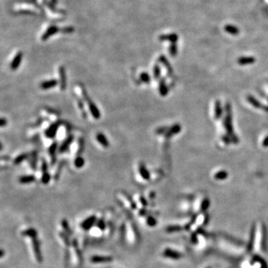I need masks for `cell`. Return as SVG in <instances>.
Wrapping results in <instances>:
<instances>
[{
	"instance_id": "19",
	"label": "cell",
	"mask_w": 268,
	"mask_h": 268,
	"mask_svg": "<svg viewBox=\"0 0 268 268\" xmlns=\"http://www.w3.org/2000/svg\"><path fill=\"white\" fill-rule=\"evenodd\" d=\"M159 40L160 41H170L171 43H175L178 40V36L176 34H162L159 37Z\"/></svg>"
},
{
	"instance_id": "32",
	"label": "cell",
	"mask_w": 268,
	"mask_h": 268,
	"mask_svg": "<svg viewBox=\"0 0 268 268\" xmlns=\"http://www.w3.org/2000/svg\"><path fill=\"white\" fill-rule=\"evenodd\" d=\"M74 164H75V166L77 168H81L85 164L84 159H83L82 157H80V156H78V157H77L76 158H75Z\"/></svg>"
},
{
	"instance_id": "7",
	"label": "cell",
	"mask_w": 268,
	"mask_h": 268,
	"mask_svg": "<svg viewBox=\"0 0 268 268\" xmlns=\"http://www.w3.org/2000/svg\"><path fill=\"white\" fill-rule=\"evenodd\" d=\"M113 259V257L110 255H92L90 261L92 264H105L111 262Z\"/></svg>"
},
{
	"instance_id": "3",
	"label": "cell",
	"mask_w": 268,
	"mask_h": 268,
	"mask_svg": "<svg viewBox=\"0 0 268 268\" xmlns=\"http://www.w3.org/2000/svg\"><path fill=\"white\" fill-rule=\"evenodd\" d=\"M81 91L82 94H83V97L84 98V100L86 101V103H87L88 107H89V110L90 111L91 115H92V117L95 119H99L101 118V113L99 109L98 108L97 105L92 101V99L89 97L88 95L87 92L86 91L85 88L83 86H81Z\"/></svg>"
},
{
	"instance_id": "18",
	"label": "cell",
	"mask_w": 268,
	"mask_h": 268,
	"mask_svg": "<svg viewBox=\"0 0 268 268\" xmlns=\"http://www.w3.org/2000/svg\"><path fill=\"white\" fill-rule=\"evenodd\" d=\"M139 171L140 176H142V178L143 179H145V180H149L150 178H151V174H150V172L148 171V170L147 169V168H146L144 163L139 164Z\"/></svg>"
},
{
	"instance_id": "31",
	"label": "cell",
	"mask_w": 268,
	"mask_h": 268,
	"mask_svg": "<svg viewBox=\"0 0 268 268\" xmlns=\"http://www.w3.org/2000/svg\"><path fill=\"white\" fill-rule=\"evenodd\" d=\"M50 180H51V175L48 173V171H45V172L42 173V176H41L42 183L44 184V185H46L50 182Z\"/></svg>"
},
{
	"instance_id": "6",
	"label": "cell",
	"mask_w": 268,
	"mask_h": 268,
	"mask_svg": "<svg viewBox=\"0 0 268 268\" xmlns=\"http://www.w3.org/2000/svg\"><path fill=\"white\" fill-rule=\"evenodd\" d=\"M226 116L224 119V126L226 129L227 130L228 133L229 135H233V128L232 125V119H231V111H230V105L229 104H226Z\"/></svg>"
},
{
	"instance_id": "13",
	"label": "cell",
	"mask_w": 268,
	"mask_h": 268,
	"mask_svg": "<svg viewBox=\"0 0 268 268\" xmlns=\"http://www.w3.org/2000/svg\"><path fill=\"white\" fill-rule=\"evenodd\" d=\"M74 140V136L73 135H70L63 142L62 144L61 145L59 148V152L60 153H64L66 151H68L70 145H72V142Z\"/></svg>"
},
{
	"instance_id": "43",
	"label": "cell",
	"mask_w": 268,
	"mask_h": 268,
	"mask_svg": "<svg viewBox=\"0 0 268 268\" xmlns=\"http://www.w3.org/2000/svg\"><path fill=\"white\" fill-rule=\"evenodd\" d=\"M0 123H1V127H5L6 124H7V120H6L5 119H4V118H2L1 122Z\"/></svg>"
},
{
	"instance_id": "22",
	"label": "cell",
	"mask_w": 268,
	"mask_h": 268,
	"mask_svg": "<svg viewBox=\"0 0 268 268\" xmlns=\"http://www.w3.org/2000/svg\"><path fill=\"white\" fill-rule=\"evenodd\" d=\"M159 92L162 96H166L168 93V86L164 79H161L159 83Z\"/></svg>"
},
{
	"instance_id": "1",
	"label": "cell",
	"mask_w": 268,
	"mask_h": 268,
	"mask_svg": "<svg viewBox=\"0 0 268 268\" xmlns=\"http://www.w3.org/2000/svg\"><path fill=\"white\" fill-rule=\"evenodd\" d=\"M125 238L131 245H136L139 239L138 229L132 220H127L125 223Z\"/></svg>"
},
{
	"instance_id": "40",
	"label": "cell",
	"mask_w": 268,
	"mask_h": 268,
	"mask_svg": "<svg viewBox=\"0 0 268 268\" xmlns=\"http://www.w3.org/2000/svg\"><path fill=\"white\" fill-rule=\"evenodd\" d=\"M61 31L64 33V34H71V33H72L74 31V28L72 26L64 27V28H61Z\"/></svg>"
},
{
	"instance_id": "15",
	"label": "cell",
	"mask_w": 268,
	"mask_h": 268,
	"mask_svg": "<svg viewBox=\"0 0 268 268\" xmlns=\"http://www.w3.org/2000/svg\"><path fill=\"white\" fill-rule=\"evenodd\" d=\"M58 81L57 79L47 80L40 83V87L42 89H43V90H47V89H50L51 88L55 87V86H58Z\"/></svg>"
},
{
	"instance_id": "33",
	"label": "cell",
	"mask_w": 268,
	"mask_h": 268,
	"mask_svg": "<svg viewBox=\"0 0 268 268\" xmlns=\"http://www.w3.org/2000/svg\"><path fill=\"white\" fill-rule=\"evenodd\" d=\"M160 61L161 63H162V64H163L164 66H165V68H166V69H168V72H169V73H171V72H172V69H171V66H170L169 62H168V61H167V59H166V58H165V56H163V55H162V56H160Z\"/></svg>"
},
{
	"instance_id": "9",
	"label": "cell",
	"mask_w": 268,
	"mask_h": 268,
	"mask_svg": "<svg viewBox=\"0 0 268 268\" xmlns=\"http://www.w3.org/2000/svg\"><path fill=\"white\" fill-rule=\"evenodd\" d=\"M60 127L59 122L52 123L48 128L45 130V136L48 139H54L56 136L57 133H58V128Z\"/></svg>"
},
{
	"instance_id": "21",
	"label": "cell",
	"mask_w": 268,
	"mask_h": 268,
	"mask_svg": "<svg viewBox=\"0 0 268 268\" xmlns=\"http://www.w3.org/2000/svg\"><path fill=\"white\" fill-rule=\"evenodd\" d=\"M21 235L24 238H27L33 237H37V230L34 228H28L22 231Z\"/></svg>"
},
{
	"instance_id": "44",
	"label": "cell",
	"mask_w": 268,
	"mask_h": 268,
	"mask_svg": "<svg viewBox=\"0 0 268 268\" xmlns=\"http://www.w3.org/2000/svg\"><path fill=\"white\" fill-rule=\"evenodd\" d=\"M262 145L264 147H268V136L264 140H263Z\"/></svg>"
},
{
	"instance_id": "27",
	"label": "cell",
	"mask_w": 268,
	"mask_h": 268,
	"mask_svg": "<svg viewBox=\"0 0 268 268\" xmlns=\"http://www.w3.org/2000/svg\"><path fill=\"white\" fill-rule=\"evenodd\" d=\"M225 31L229 33L230 34H232V35H236L239 33V29L237 27L234 26H231V25H227L224 27Z\"/></svg>"
},
{
	"instance_id": "28",
	"label": "cell",
	"mask_w": 268,
	"mask_h": 268,
	"mask_svg": "<svg viewBox=\"0 0 268 268\" xmlns=\"http://www.w3.org/2000/svg\"><path fill=\"white\" fill-rule=\"evenodd\" d=\"M28 156L29 155H28V154H27V153H24V154H20V155L17 156V157L14 159V165H20V164L22 163V162H23L25 160L28 159Z\"/></svg>"
},
{
	"instance_id": "2",
	"label": "cell",
	"mask_w": 268,
	"mask_h": 268,
	"mask_svg": "<svg viewBox=\"0 0 268 268\" xmlns=\"http://www.w3.org/2000/svg\"><path fill=\"white\" fill-rule=\"evenodd\" d=\"M70 253V261L75 267H79L82 262L81 253H80L78 244L75 239H73L69 247Z\"/></svg>"
},
{
	"instance_id": "14",
	"label": "cell",
	"mask_w": 268,
	"mask_h": 268,
	"mask_svg": "<svg viewBox=\"0 0 268 268\" xmlns=\"http://www.w3.org/2000/svg\"><path fill=\"white\" fill-rule=\"evenodd\" d=\"M58 235L61 242L63 244V245L67 249H69L71 246V243H72V241L69 240V236L67 234H66L64 232H63L62 230L58 232Z\"/></svg>"
},
{
	"instance_id": "10",
	"label": "cell",
	"mask_w": 268,
	"mask_h": 268,
	"mask_svg": "<svg viewBox=\"0 0 268 268\" xmlns=\"http://www.w3.org/2000/svg\"><path fill=\"white\" fill-rule=\"evenodd\" d=\"M58 73L60 76V87L62 91H64L67 89V73H66L65 68L64 67H60L58 69Z\"/></svg>"
},
{
	"instance_id": "24",
	"label": "cell",
	"mask_w": 268,
	"mask_h": 268,
	"mask_svg": "<svg viewBox=\"0 0 268 268\" xmlns=\"http://www.w3.org/2000/svg\"><path fill=\"white\" fill-rule=\"evenodd\" d=\"M255 59L253 57H241L238 60V63L240 65H247L255 63Z\"/></svg>"
},
{
	"instance_id": "37",
	"label": "cell",
	"mask_w": 268,
	"mask_h": 268,
	"mask_svg": "<svg viewBox=\"0 0 268 268\" xmlns=\"http://www.w3.org/2000/svg\"><path fill=\"white\" fill-rule=\"evenodd\" d=\"M161 70L158 65H155L154 67V77L156 80H158L160 78Z\"/></svg>"
},
{
	"instance_id": "11",
	"label": "cell",
	"mask_w": 268,
	"mask_h": 268,
	"mask_svg": "<svg viewBox=\"0 0 268 268\" xmlns=\"http://www.w3.org/2000/svg\"><path fill=\"white\" fill-rule=\"evenodd\" d=\"M59 31H61V29H60L57 26L52 25V26L48 27V28L46 29V31L43 33V34H42V37H41V40L42 41L47 40L48 39H49L51 36L55 35V34H56L57 33L59 32Z\"/></svg>"
},
{
	"instance_id": "4",
	"label": "cell",
	"mask_w": 268,
	"mask_h": 268,
	"mask_svg": "<svg viewBox=\"0 0 268 268\" xmlns=\"http://www.w3.org/2000/svg\"><path fill=\"white\" fill-rule=\"evenodd\" d=\"M28 239L31 242V253H32L33 255H34V258H35L37 263L41 264L42 262V253H41L40 242H39L38 239H37V237L29 238Z\"/></svg>"
},
{
	"instance_id": "36",
	"label": "cell",
	"mask_w": 268,
	"mask_h": 268,
	"mask_svg": "<svg viewBox=\"0 0 268 268\" xmlns=\"http://www.w3.org/2000/svg\"><path fill=\"white\" fill-rule=\"evenodd\" d=\"M247 100H248V101L250 102L253 106L256 107V108H260V107H261V104H260L258 101L255 100L253 96H249V97L247 98Z\"/></svg>"
},
{
	"instance_id": "45",
	"label": "cell",
	"mask_w": 268,
	"mask_h": 268,
	"mask_svg": "<svg viewBox=\"0 0 268 268\" xmlns=\"http://www.w3.org/2000/svg\"><path fill=\"white\" fill-rule=\"evenodd\" d=\"M223 141H224V142H226V143H227V144H228V143H229V142H230V139H229V137H227V136H226H226H223Z\"/></svg>"
},
{
	"instance_id": "30",
	"label": "cell",
	"mask_w": 268,
	"mask_h": 268,
	"mask_svg": "<svg viewBox=\"0 0 268 268\" xmlns=\"http://www.w3.org/2000/svg\"><path fill=\"white\" fill-rule=\"evenodd\" d=\"M214 176L217 180H224L228 177V173L226 171H220L216 173Z\"/></svg>"
},
{
	"instance_id": "29",
	"label": "cell",
	"mask_w": 268,
	"mask_h": 268,
	"mask_svg": "<svg viewBox=\"0 0 268 268\" xmlns=\"http://www.w3.org/2000/svg\"><path fill=\"white\" fill-rule=\"evenodd\" d=\"M215 118L216 119H219V118L221 117L222 116V113H223V110H222V107H221V104L219 101H217L215 103Z\"/></svg>"
},
{
	"instance_id": "34",
	"label": "cell",
	"mask_w": 268,
	"mask_h": 268,
	"mask_svg": "<svg viewBox=\"0 0 268 268\" xmlns=\"http://www.w3.org/2000/svg\"><path fill=\"white\" fill-rule=\"evenodd\" d=\"M145 223L148 226H150V227H153V226H154L156 224H157V220H156V218H154L153 216L148 215L147 216V217H146Z\"/></svg>"
},
{
	"instance_id": "20",
	"label": "cell",
	"mask_w": 268,
	"mask_h": 268,
	"mask_svg": "<svg viewBox=\"0 0 268 268\" xmlns=\"http://www.w3.org/2000/svg\"><path fill=\"white\" fill-rule=\"evenodd\" d=\"M96 139L98 142L99 144L104 148H108L110 146V142L107 139L106 136L102 133H98L96 135Z\"/></svg>"
},
{
	"instance_id": "8",
	"label": "cell",
	"mask_w": 268,
	"mask_h": 268,
	"mask_svg": "<svg viewBox=\"0 0 268 268\" xmlns=\"http://www.w3.org/2000/svg\"><path fill=\"white\" fill-rule=\"evenodd\" d=\"M97 216L96 215H91L89 217H88L87 218L85 219L83 222L80 224V226L83 229V230H86V231H89L92 226H94L95 225L96 222H97Z\"/></svg>"
},
{
	"instance_id": "39",
	"label": "cell",
	"mask_w": 268,
	"mask_h": 268,
	"mask_svg": "<svg viewBox=\"0 0 268 268\" xmlns=\"http://www.w3.org/2000/svg\"><path fill=\"white\" fill-rule=\"evenodd\" d=\"M139 203L140 205L142 206V208L146 207V206H148L147 200H146L145 198V197L142 196V195H140V196L139 197Z\"/></svg>"
},
{
	"instance_id": "38",
	"label": "cell",
	"mask_w": 268,
	"mask_h": 268,
	"mask_svg": "<svg viewBox=\"0 0 268 268\" xmlns=\"http://www.w3.org/2000/svg\"><path fill=\"white\" fill-rule=\"evenodd\" d=\"M169 52L171 56L175 57L177 54V46H176V43H172L170 45L169 48Z\"/></svg>"
},
{
	"instance_id": "12",
	"label": "cell",
	"mask_w": 268,
	"mask_h": 268,
	"mask_svg": "<svg viewBox=\"0 0 268 268\" xmlns=\"http://www.w3.org/2000/svg\"><path fill=\"white\" fill-rule=\"evenodd\" d=\"M23 54L22 51H18V52L16 54V55L14 57L13 60H12V61L10 64V68L11 70L15 71L20 67V64L22 63V60H23Z\"/></svg>"
},
{
	"instance_id": "35",
	"label": "cell",
	"mask_w": 268,
	"mask_h": 268,
	"mask_svg": "<svg viewBox=\"0 0 268 268\" xmlns=\"http://www.w3.org/2000/svg\"><path fill=\"white\" fill-rule=\"evenodd\" d=\"M139 79L141 80V81L143 82V83H150V81H151V77H150L149 74L147 73V72H143L139 75Z\"/></svg>"
},
{
	"instance_id": "17",
	"label": "cell",
	"mask_w": 268,
	"mask_h": 268,
	"mask_svg": "<svg viewBox=\"0 0 268 268\" xmlns=\"http://www.w3.org/2000/svg\"><path fill=\"white\" fill-rule=\"evenodd\" d=\"M89 235H90L92 237L95 238H101L103 235H104V230L101 227H99L96 223L94 226H92V227L89 230Z\"/></svg>"
},
{
	"instance_id": "23",
	"label": "cell",
	"mask_w": 268,
	"mask_h": 268,
	"mask_svg": "<svg viewBox=\"0 0 268 268\" xmlns=\"http://www.w3.org/2000/svg\"><path fill=\"white\" fill-rule=\"evenodd\" d=\"M36 180V177L34 175H24L19 178V182L22 184H28L34 182Z\"/></svg>"
},
{
	"instance_id": "26",
	"label": "cell",
	"mask_w": 268,
	"mask_h": 268,
	"mask_svg": "<svg viewBox=\"0 0 268 268\" xmlns=\"http://www.w3.org/2000/svg\"><path fill=\"white\" fill-rule=\"evenodd\" d=\"M61 227H62V231L64 232L66 234H67L68 235H72V230H71L70 227H69V223H68L67 219H63L61 221Z\"/></svg>"
},
{
	"instance_id": "25",
	"label": "cell",
	"mask_w": 268,
	"mask_h": 268,
	"mask_svg": "<svg viewBox=\"0 0 268 268\" xmlns=\"http://www.w3.org/2000/svg\"><path fill=\"white\" fill-rule=\"evenodd\" d=\"M181 130V126L179 124H174V126H172L171 127H169V130L167 132V133L165 134V136L170 137L171 136L175 135V134H177L180 132Z\"/></svg>"
},
{
	"instance_id": "16",
	"label": "cell",
	"mask_w": 268,
	"mask_h": 268,
	"mask_svg": "<svg viewBox=\"0 0 268 268\" xmlns=\"http://www.w3.org/2000/svg\"><path fill=\"white\" fill-rule=\"evenodd\" d=\"M58 145L57 142H54L52 144L50 145V147L48 148V154H49L50 157H51V164L54 165V164L56 162L57 157H56V151L58 150Z\"/></svg>"
},
{
	"instance_id": "5",
	"label": "cell",
	"mask_w": 268,
	"mask_h": 268,
	"mask_svg": "<svg viewBox=\"0 0 268 268\" xmlns=\"http://www.w3.org/2000/svg\"><path fill=\"white\" fill-rule=\"evenodd\" d=\"M121 195H122V198H124V201H119L121 202V203L124 204V206H125V207L128 208L129 209L136 210V209H137V203H136V201H134L131 197H130V195L125 192H121Z\"/></svg>"
},
{
	"instance_id": "41",
	"label": "cell",
	"mask_w": 268,
	"mask_h": 268,
	"mask_svg": "<svg viewBox=\"0 0 268 268\" xmlns=\"http://www.w3.org/2000/svg\"><path fill=\"white\" fill-rule=\"evenodd\" d=\"M168 130H169V127H161L156 130V133L157 134H165V135L167 133V132L168 131Z\"/></svg>"
},
{
	"instance_id": "42",
	"label": "cell",
	"mask_w": 268,
	"mask_h": 268,
	"mask_svg": "<svg viewBox=\"0 0 268 268\" xmlns=\"http://www.w3.org/2000/svg\"><path fill=\"white\" fill-rule=\"evenodd\" d=\"M41 170H42V172H45V171H48V164H47L46 161L45 159H42V165H41Z\"/></svg>"
}]
</instances>
